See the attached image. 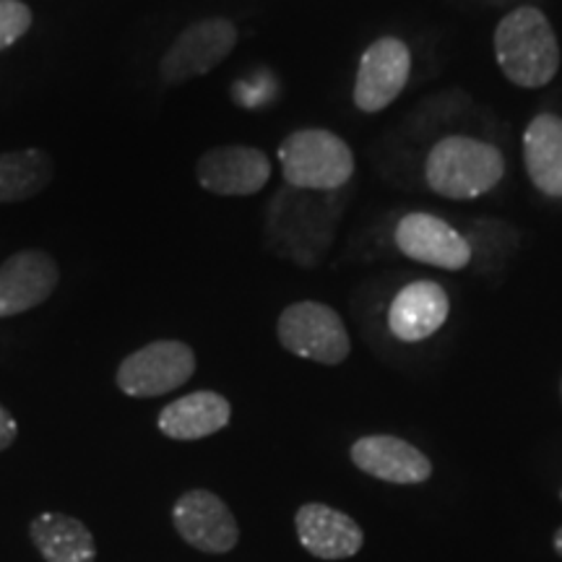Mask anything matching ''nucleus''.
<instances>
[{"label":"nucleus","instance_id":"f8f14e48","mask_svg":"<svg viewBox=\"0 0 562 562\" xmlns=\"http://www.w3.org/2000/svg\"><path fill=\"white\" fill-rule=\"evenodd\" d=\"M271 178V161L252 146H220L199 159V182L216 195H252Z\"/></svg>","mask_w":562,"mask_h":562},{"label":"nucleus","instance_id":"2eb2a0df","mask_svg":"<svg viewBox=\"0 0 562 562\" xmlns=\"http://www.w3.org/2000/svg\"><path fill=\"white\" fill-rule=\"evenodd\" d=\"M451 313V300L438 281H412L391 302L389 328L398 341L417 344L438 334Z\"/></svg>","mask_w":562,"mask_h":562},{"label":"nucleus","instance_id":"9d476101","mask_svg":"<svg viewBox=\"0 0 562 562\" xmlns=\"http://www.w3.org/2000/svg\"><path fill=\"white\" fill-rule=\"evenodd\" d=\"M412 76V53L402 40L381 37L364 50L355 79V104L381 112L402 94Z\"/></svg>","mask_w":562,"mask_h":562},{"label":"nucleus","instance_id":"ddd939ff","mask_svg":"<svg viewBox=\"0 0 562 562\" xmlns=\"http://www.w3.org/2000/svg\"><path fill=\"white\" fill-rule=\"evenodd\" d=\"M360 472L391 484H422L432 476V461L396 435H364L351 446Z\"/></svg>","mask_w":562,"mask_h":562},{"label":"nucleus","instance_id":"4be33fe9","mask_svg":"<svg viewBox=\"0 0 562 562\" xmlns=\"http://www.w3.org/2000/svg\"><path fill=\"white\" fill-rule=\"evenodd\" d=\"M552 544H554V552H558L560 558H562V526H560L558 531H554V539H552Z\"/></svg>","mask_w":562,"mask_h":562},{"label":"nucleus","instance_id":"a211bd4d","mask_svg":"<svg viewBox=\"0 0 562 562\" xmlns=\"http://www.w3.org/2000/svg\"><path fill=\"white\" fill-rule=\"evenodd\" d=\"M30 537L45 562H97L94 533L68 513H40L32 518Z\"/></svg>","mask_w":562,"mask_h":562},{"label":"nucleus","instance_id":"1a4fd4ad","mask_svg":"<svg viewBox=\"0 0 562 562\" xmlns=\"http://www.w3.org/2000/svg\"><path fill=\"white\" fill-rule=\"evenodd\" d=\"M396 248L412 261L461 271L472 263V248L459 229L435 214H406L393 232Z\"/></svg>","mask_w":562,"mask_h":562},{"label":"nucleus","instance_id":"f257e3e1","mask_svg":"<svg viewBox=\"0 0 562 562\" xmlns=\"http://www.w3.org/2000/svg\"><path fill=\"white\" fill-rule=\"evenodd\" d=\"M347 199V188L341 191L281 188L273 195L269 222H266V235L273 252L297 266H318L334 245Z\"/></svg>","mask_w":562,"mask_h":562},{"label":"nucleus","instance_id":"0eeeda50","mask_svg":"<svg viewBox=\"0 0 562 562\" xmlns=\"http://www.w3.org/2000/svg\"><path fill=\"white\" fill-rule=\"evenodd\" d=\"M172 524L180 539L206 554H227L240 542V526L229 505L209 490H188L172 505Z\"/></svg>","mask_w":562,"mask_h":562},{"label":"nucleus","instance_id":"39448f33","mask_svg":"<svg viewBox=\"0 0 562 562\" xmlns=\"http://www.w3.org/2000/svg\"><path fill=\"white\" fill-rule=\"evenodd\" d=\"M277 334L286 351L321 364H339L351 351L341 315L323 302H294L279 315Z\"/></svg>","mask_w":562,"mask_h":562},{"label":"nucleus","instance_id":"20e7f679","mask_svg":"<svg viewBox=\"0 0 562 562\" xmlns=\"http://www.w3.org/2000/svg\"><path fill=\"white\" fill-rule=\"evenodd\" d=\"M281 175L300 191H341L355 175V154L331 131H294L279 146Z\"/></svg>","mask_w":562,"mask_h":562},{"label":"nucleus","instance_id":"4468645a","mask_svg":"<svg viewBox=\"0 0 562 562\" xmlns=\"http://www.w3.org/2000/svg\"><path fill=\"white\" fill-rule=\"evenodd\" d=\"M300 544L318 560L355 558L364 544V531L355 518L331 505L307 503L294 516Z\"/></svg>","mask_w":562,"mask_h":562},{"label":"nucleus","instance_id":"423d86ee","mask_svg":"<svg viewBox=\"0 0 562 562\" xmlns=\"http://www.w3.org/2000/svg\"><path fill=\"white\" fill-rule=\"evenodd\" d=\"M195 372V355L188 344L161 339L125 357L117 368V389L133 398H154L186 385Z\"/></svg>","mask_w":562,"mask_h":562},{"label":"nucleus","instance_id":"6e6552de","mask_svg":"<svg viewBox=\"0 0 562 562\" xmlns=\"http://www.w3.org/2000/svg\"><path fill=\"white\" fill-rule=\"evenodd\" d=\"M237 45V30L227 19H206L199 24L188 26L172 47L161 58V79L165 83H182L195 76L209 74L227 60V55L235 50Z\"/></svg>","mask_w":562,"mask_h":562},{"label":"nucleus","instance_id":"5701e85b","mask_svg":"<svg viewBox=\"0 0 562 562\" xmlns=\"http://www.w3.org/2000/svg\"><path fill=\"white\" fill-rule=\"evenodd\" d=\"M560 497H562V495H560Z\"/></svg>","mask_w":562,"mask_h":562},{"label":"nucleus","instance_id":"aec40b11","mask_svg":"<svg viewBox=\"0 0 562 562\" xmlns=\"http://www.w3.org/2000/svg\"><path fill=\"white\" fill-rule=\"evenodd\" d=\"M32 11L19 0H0V50L11 47L30 32Z\"/></svg>","mask_w":562,"mask_h":562},{"label":"nucleus","instance_id":"f3484780","mask_svg":"<svg viewBox=\"0 0 562 562\" xmlns=\"http://www.w3.org/2000/svg\"><path fill=\"white\" fill-rule=\"evenodd\" d=\"M526 172L539 193L562 199V117L542 112L524 133Z\"/></svg>","mask_w":562,"mask_h":562},{"label":"nucleus","instance_id":"9b49d317","mask_svg":"<svg viewBox=\"0 0 562 562\" xmlns=\"http://www.w3.org/2000/svg\"><path fill=\"white\" fill-rule=\"evenodd\" d=\"M58 263L42 250H21L0 266V318H13L45 302L58 286Z\"/></svg>","mask_w":562,"mask_h":562},{"label":"nucleus","instance_id":"f03ea898","mask_svg":"<svg viewBox=\"0 0 562 562\" xmlns=\"http://www.w3.org/2000/svg\"><path fill=\"white\" fill-rule=\"evenodd\" d=\"M495 58L516 87H547L560 70V45L544 13L533 5L510 11L495 30Z\"/></svg>","mask_w":562,"mask_h":562},{"label":"nucleus","instance_id":"6ab92c4d","mask_svg":"<svg viewBox=\"0 0 562 562\" xmlns=\"http://www.w3.org/2000/svg\"><path fill=\"white\" fill-rule=\"evenodd\" d=\"M53 159L42 149L0 154V203L30 201L50 186Z\"/></svg>","mask_w":562,"mask_h":562},{"label":"nucleus","instance_id":"7ed1b4c3","mask_svg":"<svg viewBox=\"0 0 562 562\" xmlns=\"http://www.w3.org/2000/svg\"><path fill=\"white\" fill-rule=\"evenodd\" d=\"M505 175V159L490 140L448 136L438 140L425 161V180L432 193L451 201H472L490 193Z\"/></svg>","mask_w":562,"mask_h":562},{"label":"nucleus","instance_id":"dca6fc26","mask_svg":"<svg viewBox=\"0 0 562 562\" xmlns=\"http://www.w3.org/2000/svg\"><path fill=\"white\" fill-rule=\"evenodd\" d=\"M232 406L222 393L195 391L159 412V430L170 440H203L229 425Z\"/></svg>","mask_w":562,"mask_h":562},{"label":"nucleus","instance_id":"412c9836","mask_svg":"<svg viewBox=\"0 0 562 562\" xmlns=\"http://www.w3.org/2000/svg\"><path fill=\"white\" fill-rule=\"evenodd\" d=\"M16 435H19L16 419H13V414L0 404V451L11 448L13 440H16Z\"/></svg>","mask_w":562,"mask_h":562}]
</instances>
